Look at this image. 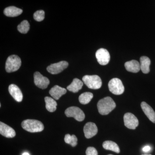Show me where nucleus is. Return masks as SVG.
I'll return each mask as SVG.
<instances>
[{"label":"nucleus","mask_w":155,"mask_h":155,"mask_svg":"<svg viewBox=\"0 0 155 155\" xmlns=\"http://www.w3.org/2000/svg\"><path fill=\"white\" fill-rule=\"evenodd\" d=\"M30 28L29 22L27 20H23L17 26V29L20 33L26 34L28 32Z\"/></svg>","instance_id":"obj_23"},{"label":"nucleus","mask_w":155,"mask_h":155,"mask_svg":"<svg viewBox=\"0 0 155 155\" xmlns=\"http://www.w3.org/2000/svg\"><path fill=\"white\" fill-rule=\"evenodd\" d=\"M84 132L86 138L89 139L93 137L97 133L98 129L94 123L87 122L84 127Z\"/></svg>","instance_id":"obj_11"},{"label":"nucleus","mask_w":155,"mask_h":155,"mask_svg":"<svg viewBox=\"0 0 155 155\" xmlns=\"http://www.w3.org/2000/svg\"><path fill=\"white\" fill-rule=\"evenodd\" d=\"M0 134L8 138H13L16 134L13 128L2 122H0Z\"/></svg>","instance_id":"obj_12"},{"label":"nucleus","mask_w":155,"mask_h":155,"mask_svg":"<svg viewBox=\"0 0 155 155\" xmlns=\"http://www.w3.org/2000/svg\"><path fill=\"white\" fill-rule=\"evenodd\" d=\"M150 60L148 57L143 56L140 58V69L144 74H147L150 72Z\"/></svg>","instance_id":"obj_19"},{"label":"nucleus","mask_w":155,"mask_h":155,"mask_svg":"<svg viewBox=\"0 0 155 155\" xmlns=\"http://www.w3.org/2000/svg\"><path fill=\"white\" fill-rule=\"evenodd\" d=\"M141 107L150 121L155 123V112L153 108L145 102L141 103Z\"/></svg>","instance_id":"obj_14"},{"label":"nucleus","mask_w":155,"mask_h":155,"mask_svg":"<svg viewBox=\"0 0 155 155\" xmlns=\"http://www.w3.org/2000/svg\"><path fill=\"white\" fill-rule=\"evenodd\" d=\"M86 155H98L97 150L93 147H88L86 151Z\"/></svg>","instance_id":"obj_26"},{"label":"nucleus","mask_w":155,"mask_h":155,"mask_svg":"<svg viewBox=\"0 0 155 155\" xmlns=\"http://www.w3.org/2000/svg\"><path fill=\"white\" fill-rule=\"evenodd\" d=\"M21 60L19 57L16 55L9 56L6 62L5 69L7 72H15L21 67Z\"/></svg>","instance_id":"obj_4"},{"label":"nucleus","mask_w":155,"mask_h":155,"mask_svg":"<svg viewBox=\"0 0 155 155\" xmlns=\"http://www.w3.org/2000/svg\"><path fill=\"white\" fill-rule=\"evenodd\" d=\"M112 155V154H110V155Z\"/></svg>","instance_id":"obj_30"},{"label":"nucleus","mask_w":155,"mask_h":155,"mask_svg":"<svg viewBox=\"0 0 155 155\" xmlns=\"http://www.w3.org/2000/svg\"><path fill=\"white\" fill-rule=\"evenodd\" d=\"M124 124L129 129H135L138 126V119L134 114L126 113L124 116Z\"/></svg>","instance_id":"obj_9"},{"label":"nucleus","mask_w":155,"mask_h":155,"mask_svg":"<svg viewBox=\"0 0 155 155\" xmlns=\"http://www.w3.org/2000/svg\"><path fill=\"white\" fill-rule=\"evenodd\" d=\"M22 10L14 6L6 8L4 10V14L9 17H16L22 14Z\"/></svg>","instance_id":"obj_17"},{"label":"nucleus","mask_w":155,"mask_h":155,"mask_svg":"<svg viewBox=\"0 0 155 155\" xmlns=\"http://www.w3.org/2000/svg\"><path fill=\"white\" fill-rule=\"evenodd\" d=\"M98 110L102 115H107L116 107V103L110 97H107L100 100L97 103Z\"/></svg>","instance_id":"obj_1"},{"label":"nucleus","mask_w":155,"mask_h":155,"mask_svg":"<svg viewBox=\"0 0 155 155\" xmlns=\"http://www.w3.org/2000/svg\"><path fill=\"white\" fill-rule=\"evenodd\" d=\"M103 147L105 149L112 151L117 153H119L120 152L119 147L114 141L107 140L104 142L103 143Z\"/></svg>","instance_id":"obj_20"},{"label":"nucleus","mask_w":155,"mask_h":155,"mask_svg":"<svg viewBox=\"0 0 155 155\" xmlns=\"http://www.w3.org/2000/svg\"><path fill=\"white\" fill-rule=\"evenodd\" d=\"M34 83L39 88L45 89L49 84L50 81L48 78L43 76L40 72H35L34 74Z\"/></svg>","instance_id":"obj_10"},{"label":"nucleus","mask_w":155,"mask_h":155,"mask_svg":"<svg viewBox=\"0 0 155 155\" xmlns=\"http://www.w3.org/2000/svg\"><path fill=\"white\" fill-rule=\"evenodd\" d=\"M45 13L43 10H40L36 11L34 14V19L38 22H41L45 19Z\"/></svg>","instance_id":"obj_25"},{"label":"nucleus","mask_w":155,"mask_h":155,"mask_svg":"<svg viewBox=\"0 0 155 155\" xmlns=\"http://www.w3.org/2000/svg\"><path fill=\"white\" fill-rule=\"evenodd\" d=\"M68 62L62 61L59 63L52 64L47 68L48 72L52 74H58L61 73L68 67Z\"/></svg>","instance_id":"obj_7"},{"label":"nucleus","mask_w":155,"mask_h":155,"mask_svg":"<svg viewBox=\"0 0 155 155\" xmlns=\"http://www.w3.org/2000/svg\"><path fill=\"white\" fill-rule=\"evenodd\" d=\"M8 91L10 94L13 97L15 101L18 102H21L23 99V95L21 90L17 85L11 84L9 86Z\"/></svg>","instance_id":"obj_13"},{"label":"nucleus","mask_w":155,"mask_h":155,"mask_svg":"<svg viewBox=\"0 0 155 155\" xmlns=\"http://www.w3.org/2000/svg\"><path fill=\"white\" fill-rule=\"evenodd\" d=\"M151 150V148L149 146H146L142 149L143 151L145 153L148 152Z\"/></svg>","instance_id":"obj_27"},{"label":"nucleus","mask_w":155,"mask_h":155,"mask_svg":"<svg viewBox=\"0 0 155 155\" xmlns=\"http://www.w3.org/2000/svg\"><path fill=\"white\" fill-rule=\"evenodd\" d=\"M22 155H30L28 153H23V154Z\"/></svg>","instance_id":"obj_28"},{"label":"nucleus","mask_w":155,"mask_h":155,"mask_svg":"<svg viewBox=\"0 0 155 155\" xmlns=\"http://www.w3.org/2000/svg\"><path fill=\"white\" fill-rule=\"evenodd\" d=\"M67 92V91L66 89L63 88L58 85H55L54 87L50 90L49 94L53 98L58 100L63 95L65 94Z\"/></svg>","instance_id":"obj_15"},{"label":"nucleus","mask_w":155,"mask_h":155,"mask_svg":"<svg viewBox=\"0 0 155 155\" xmlns=\"http://www.w3.org/2000/svg\"><path fill=\"white\" fill-rule=\"evenodd\" d=\"M125 69L128 72L137 73L140 70V64L135 60L128 61L125 64Z\"/></svg>","instance_id":"obj_16"},{"label":"nucleus","mask_w":155,"mask_h":155,"mask_svg":"<svg viewBox=\"0 0 155 155\" xmlns=\"http://www.w3.org/2000/svg\"><path fill=\"white\" fill-rule=\"evenodd\" d=\"M109 90L113 94L121 95L124 93L125 88L120 79L114 78L111 79L108 84Z\"/></svg>","instance_id":"obj_5"},{"label":"nucleus","mask_w":155,"mask_h":155,"mask_svg":"<svg viewBox=\"0 0 155 155\" xmlns=\"http://www.w3.org/2000/svg\"><path fill=\"white\" fill-rule=\"evenodd\" d=\"M64 140L67 144L71 145L72 147H75L77 145L78 139L75 135L67 134L65 135Z\"/></svg>","instance_id":"obj_24"},{"label":"nucleus","mask_w":155,"mask_h":155,"mask_svg":"<svg viewBox=\"0 0 155 155\" xmlns=\"http://www.w3.org/2000/svg\"><path fill=\"white\" fill-rule=\"evenodd\" d=\"M83 83L79 79L74 78L72 83L67 87V90L73 93H77L82 88Z\"/></svg>","instance_id":"obj_18"},{"label":"nucleus","mask_w":155,"mask_h":155,"mask_svg":"<svg viewBox=\"0 0 155 155\" xmlns=\"http://www.w3.org/2000/svg\"><path fill=\"white\" fill-rule=\"evenodd\" d=\"M93 97V94L91 92L84 93L79 97V101L82 104H88Z\"/></svg>","instance_id":"obj_22"},{"label":"nucleus","mask_w":155,"mask_h":155,"mask_svg":"<svg viewBox=\"0 0 155 155\" xmlns=\"http://www.w3.org/2000/svg\"><path fill=\"white\" fill-rule=\"evenodd\" d=\"M84 83L88 88L92 89H98L102 84L101 79L97 75H86L82 78Z\"/></svg>","instance_id":"obj_3"},{"label":"nucleus","mask_w":155,"mask_h":155,"mask_svg":"<svg viewBox=\"0 0 155 155\" xmlns=\"http://www.w3.org/2000/svg\"><path fill=\"white\" fill-rule=\"evenodd\" d=\"M45 100L47 110L50 112H54L55 111L58 105L56 101L54 99L48 97H45Z\"/></svg>","instance_id":"obj_21"},{"label":"nucleus","mask_w":155,"mask_h":155,"mask_svg":"<svg viewBox=\"0 0 155 155\" xmlns=\"http://www.w3.org/2000/svg\"><path fill=\"white\" fill-rule=\"evenodd\" d=\"M65 114L67 117H73L79 122L83 121L85 118V115L83 111L78 107H72L67 108Z\"/></svg>","instance_id":"obj_6"},{"label":"nucleus","mask_w":155,"mask_h":155,"mask_svg":"<svg viewBox=\"0 0 155 155\" xmlns=\"http://www.w3.org/2000/svg\"><path fill=\"white\" fill-rule=\"evenodd\" d=\"M96 57L99 64L101 65H107L110 61V53L104 48L98 50L96 53Z\"/></svg>","instance_id":"obj_8"},{"label":"nucleus","mask_w":155,"mask_h":155,"mask_svg":"<svg viewBox=\"0 0 155 155\" xmlns=\"http://www.w3.org/2000/svg\"><path fill=\"white\" fill-rule=\"evenodd\" d=\"M141 155H152L151 154H143Z\"/></svg>","instance_id":"obj_29"},{"label":"nucleus","mask_w":155,"mask_h":155,"mask_svg":"<svg viewBox=\"0 0 155 155\" xmlns=\"http://www.w3.org/2000/svg\"><path fill=\"white\" fill-rule=\"evenodd\" d=\"M24 130L31 133L41 132L44 129L43 124L40 121L35 119H26L22 123Z\"/></svg>","instance_id":"obj_2"}]
</instances>
